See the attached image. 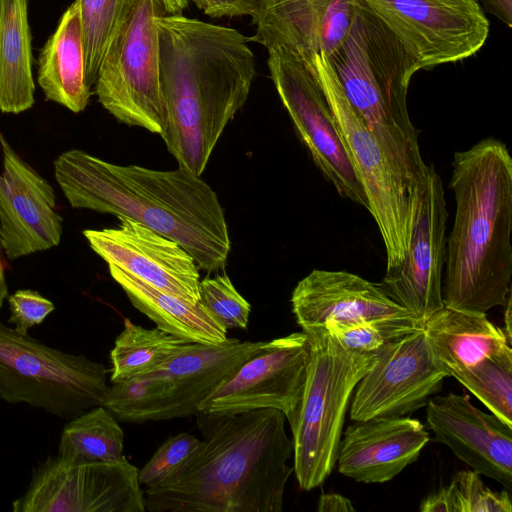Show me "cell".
<instances>
[{"instance_id": "cell-9", "label": "cell", "mask_w": 512, "mask_h": 512, "mask_svg": "<svg viewBox=\"0 0 512 512\" xmlns=\"http://www.w3.org/2000/svg\"><path fill=\"white\" fill-rule=\"evenodd\" d=\"M313 63L345 149L365 191L368 211L381 234L386 270L394 269L407 252L419 202L410 198L401 176L347 100L326 57L318 55Z\"/></svg>"}, {"instance_id": "cell-24", "label": "cell", "mask_w": 512, "mask_h": 512, "mask_svg": "<svg viewBox=\"0 0 512 512\" xmlns=\"http://www.w3.org/2000/svg\"><path fill=\"white\" fill-rule=\"evenodd\" d=\"M37 82L47 100L79 113L89 103L82 27L76 0L62 14L38 58Z\"/></svg>"}, {"instance_id": "cell-33", "label": "cell", "mask_w": 512, "mask_h": 512, "mask_svg": "<svg viewBox=\"0 0 512 512\" xmlns=\"http://www.w3.org/2000/svg\"><path fill=\"white\" fill-rule=\"evenodd\" d=\"M200 443V439L186 432L167 439L142 469L138 470L140 485L149 488L162 482L198 448Z\"/></svg>"}, {"instance_id": "cell-19", "label": "cell", "mask_w": 512, "mask_h": 512, "mask_svg": "<svg viewBox=\"0 0 512 512\" xmlns=\"http://www.w3.org/2000/svg\"><path fill=\"white\" fill-rule=\"evenodd\" d=\"M360 0H260L253 41L309 65L329 56L346 37Z\"/></svg>"}, {"instance_id": "cell-17", "label": "cell", "mask_w": 512, "mask_h": 512, "mask_svg": "<svg viewBox=\"0 0 512 512\" xmlns=\"http://www.w3.org/2000/svg\"><path fill=\"white\" fill-rule=\"evenodd\" d=\"M116 228L86 229L91 249L146 284L189 302L200 301L199 268L176 241L142 223L118 217Z\"/></svg>"}, {"instance_id": "cell-16", "label": "cell", "mask_w": 512, "mask_h": 512, "mask_svg": "<svg viewBox=\"0 0 512 512\" xmlns=\"http://www.w3.org/2000/svg\"><path fill=\"white\" fill-rule=\"evenodd\" d=\"M446 220L442 180L430 164L404 260L396 268L386 270L380 284L394 301L423 324L444 307Z\"/></svg>"}, {"instance_id": "cell-7", "label": "cell", "mask_w": 512, "mask_h": 512, "mask_svg": "<svg viewBox=\"0 0 512 512\" xmlns=\"http://www.w3.org/2000/svg\"><path fill=\"white\" fill-rule=\"evenodd\" d=\"M107 368L84 355L52 348L0 321V398L61 418L103 405Z\"/></svg>"}, {"instance_id": "cell-31", "label": "cell", "mask_w": 512, "mask_h": 512, "mask_svg": "<svg viewBox=\"0 0 512 512\" xmlns=\"http://www.w3.org/2000/svg\"><path fill=\"white\" fill-rule=\"evenodd\" d=\"M422 512H511L508 490L493 491L475 470L455 473L446 486L427 495L420 503Z\"/></svg>"}, {"instance_id": "cell-35", "label": "cell", "mask_w": 512, "mask_h": 512, "mask_svg": "<svg viewBox=\"0 0 512 512\" xmlns=\"http://www.w3.org/2000/svg\"><path fill=\"white\" fill-rule=\"evenodd\" d=\"M323 329L348 349L361 352H375L387 341L375 327L364 322L330 323Z\"/></svg>"}, {"instance_id": "cell-14", "label": "cell", "mask_w": 512, "mask_h": 512, "mask_svg": "<svg viewBox=\"0 0 512 512\" xmlns=\"http://www.w3.org/2000/svg\"><path fill=\"white\" fill-rule=\"evenodd\" d=\"M309 355L310 340L303 331L268 341L206 397L198 411L234 414L271 408L291 424L302 399Z\"/></svg>"}, {"instance_id": "cell-8", "label": "cell", "mask_w": 512, "mask_h": 512, "mask_svg": "<svg viewBox=\"0 0 512 512\" xmlns=\"http://www.w3.org/2000/svg\"><path fill=\"white\" fill-rule=\"evenodd\" d=\"M166 14L160 0H135L98 70L95 93L119 122L161 134L166 108L160 82L154 17Z\"/></svg>"}, {"instance_id": "cell-25", "label": "cell", "mask_w": 512, "mask_h": 512, "mask_svg": "<svg viewBox=\"0 0 512 512\" xmlns=\"http://www.w3.org/2000/svg\"><path fill=\"white\" fill-rule=\"evenodd\" d=\"M108 268L132 305L157 328L190 343L216 345L228 339L227 328L201 300L189 302L160 291L113 264H108Z\"/></svg>"}, {"instance_id": "cell-36", "label": "cell", "mask_w": 512, "mask_h": 512, "mask_svg": "<svg viewBox=\"0 0 512 512\" xmlns=\"http://www.w3.org/2000/svg\"><path fill=\"white\" fill-rule=\"evenodd\" d=\"M212 18L253 16L260 0H190Z\"/></svg>"}, {"instance_id": "cell-37", "label": "cell", "mask_w": 512, "mask_h": 512, "mask_svg": "<svg viewBox=\"0 0 512 512\" xmlns=\"http://www.w3.org/2000/svg\"><path fill=\"white\" fill-rule=\"evenodd\" d=\"M319 512H350L355 511L352 502L338 493H323L318 501Z\"/></svg>"}, {"instance_id": "cell-6", "label": "cell", "mask_w": 512, "mask_h": 512, "mask_svg": "<svg viewBox=\"0 0 512 512\" xmlns=\"http://www.w3.org/2000/svg\"><path fill=\"white\" fill-rule=\"evenodd\" d=\"M305 333L310 340L306 382L290 428L293 472L299 487L309 491L321 485L335 467L348 403L376 351L348 349L325 329Z\"/></svg>"}, {"instance_id": "cell-32", "label": "cell", "mask_w": 512, "mask_h": 512, "mask_svg": "<svg viewBox=\"0 0 512 512\" xmlns=\"http://www.w3.org/2000/svg\"><path fill=\"white\" fill-rule=\"evenodd\" d=\"M200 300L228 329H246L251 306L226 274L200 281Z\"/></svg>"}, {"instance_id": "cell-23", "label": "cell", "mask_w": 512, "mask_h": 512, "mask_svg": "<svg viewBox=\"0 0 512 512\" xmlns=\"http://www.w3.org/2000/svg\"><path fill=\"white\" fill-rule=\"evenodd\" d=\"M424 332L437 366L447 377L511 347L504 331L485 313L445 306L428 318Z\"/></svg>"}, {"instance_id": "cell-40", "label": "cell", "mask_w": 512, "mask_h": 512, "mask_svg": "<svg viewBox=\"0 0 512 512\" xmlns=\"http://www.w3.org/2000/svg\"><path fill=\"white\" fill-rule=\"evenodd\" d=\"M505 312H504V333L507 337V339L509 340V342L511 343V337H512V330H511V321H512V317H511V293L509 294L508 298H507V301L505 303Z\"/></svg>"}, {"instance_id": "cell-26", "label": "cell", "mask_w": 512, "mask_h": 512, "mask_svg": "<svg viewBox=\"0 0 512 512\" xmlns=\"http://www.w3.org/2000/svg\"><path fill=\"white\" fill-rule=\"evenodd\" d=\"M34 93L28 0H0V111L29 110Z\"/></svg>"}, {"instance_id": "cell-13", "label": "cell", "mask_w": 512, "mask_h": 512, "mask_svg": "<svg viewBox=\"0 0 512 512\" xmlns=\"http://www.w3.org/2000/svg\"><path fill=\"white\" fill-rule=\"evenodd\" d=\"M297 324L306 332L330 323L364 322L386 340L424 329V324L381 287L346 271L314 269L291 296Z\"/></svg>"}, {"instance_id": "cell-3", "label": "cell", "mask_w": 512, "mask_h": 512, "mask_svg": "<svg viewBox=\"0 0 512 512\" xmlns=\"http://www.w3.org/2000/svg\"><path fill=\"white\" fill-rule=\"evenodd\" d=\"M54 175L71 207L136 220L176 241L207 272L226 264L231 245L222 206L189 170L118 165L69 149L55 159Z\"/></svg>"}, {"instance_id": "cell-20", "label": "cell", "mask_w": 512, "mask_h": 512, "mask_svg": "<svg viewBox=\"0 0 512 512\" xmlns=\"http://www.w3.org/2000/svg\"><path fill=\"white\" fill-rule=\"evenodd\" d=\"M426 420L442 443L473 470L512 488V426L487 414L468 395L449 393L430 398Z\"/></svg>"}, {"instance_id": "cell-12", "label": "cell", "mask_w": 512, "mask_h": 512, "mask_svg": "<svg viewBox=\"0 0 512 512\" xmlns=\"http://www.w3.org/2000/svg\"><path fill=\"white\" fill-rule=\"evenodd\" d=\"M396 35L419 69L475 55L490 23L477 0H363Z\"/></svg>"}, {"instance_id": "cell-29", "label": "cell", "mask_w": 512, "mask_h": 512, "mask_svg": "<svg viewBox=\"0 0 512 512\" xmlns=\"http://www.w3.org/2000/svg\"><path fill=\"white\" fill-rule=\"evenodd\" d=\"M493 415L512 426V349L484 357L451 374Z\"/></svg>"}, {"instance_id": "cell-27", "label": "cell", "mask_w": 512, "mask_h": 512, "mask_svg": "<svg viewBox=\"0 0 512 512\" xmlns=\"http://www.w3.org/2000/svg\"><path fill=\"white\" fill-rule=\"evenodd\" d=\"M186 340L159 328L147 329L124 319L110 352L111 383L145 375L176 356Z\"/></svg>"}, {"instance_id": "cell-10", "label": "cell", "mask_w": 512, "mask_h": 512, "mask_svg": "<svg viewBox=\"0 0 512 512\" xmlns=\"http://www.w3.org/2000/svg\"><path fill=\"white\" fill-rule=\"evenodd\" d=\"M14 512H144L138 469L118 461L72 462L49 456L33 471Z\"/></svg>"}, {"instance_id": "cell-30", "label": "cell", "mask_w": 512, "mask_h": 512, "mask_svg": "<svg viewBox=\"0 0 512 512\" xmlns=\"http://www.w3.org/2000/svg\"><path fill=\"white\" fill-rule=\"evenodd\" d=\"M79 8L85 75L92 87L103 57L135 0H76Z\"/></svg>"}, {"instance_id": "cell-21", "label": "cell", "mask_w": 512, "mask_h": 512, "mask_svg": "<svg viewBox=\"0 0 512 512\" xmlns=\"http://www.w3.org/2000/svg\"><path fill=\"white\" fill-rule=\"evenodd\" d=\"M429 440L425 426L408 416L355 421L340 441L338 471L361 483L388 482L418 459Z\"/></svg>"}, {"instance_id": "cell-34", "label": "cell", "mask_w": 512, "mask_h": 512, "mask_svg": "<svg viewBox=\"0 0 512 512\" xmlns=\"http://www.w3.org/2000/svg\"><path fill=\"white\" fill-rule=\"evenodd\" d=\"M10 310L8 322L23 335L29 329L44 322L55 310L54 303L39 292L31 289H20L7 296Z\"/></svg>"}, {"instance_id": "cell-39", "label": "cell", "mask_w": 512, "mask_h": 512, "mask_svg": "<svg viewBox=\"0 0 512 512\" xmlns=\"http://www.w3.org/2000/svg\"><path fill=\"white\" fill-rule=\"evenodd\" d=\"M167 15H180L189 6L190 0H160Z\"/></svg>"}, {"instance_id": "cell-41", "label": "cell", "mask_w": 512, "mask_h": 512, "mask_svg": "<svg viewBox=\"0 0 512 512\" xmlns=\"http://www.w3.org/2000/svg\"><path fill=\"white\" fill-rule=\"evenodd\" d=\"M1 252H2V248L0 245V308L2 307L4 301L6 300V298L8 296V285L6 282L4 264H3Z\"/></svg>"}, {"instance_id": "cell-11", "label": "cell", "mask_w": 512, "mask_h": 512, "mask_svg": "<svg viewBox=\"0 0 512 512\" xmlns=\"http://www.w3.org/2000/svg\"><path fill=\"white\" fill-rule=\"evenodd\" d=\"M268 55L271 79L314 164L341 197L368 210L315 66L279 51Z\"/></svg>"}, {"instance_id": "cell-1", "label": "cell", "mask_w": 512, "mask_h": 512, "mask_svg": "<svg viewBox=\"0 0 512 512\" xmlns=\"http://www.w3.org/2000/svg\"><path fill=\"white\" fill-rule=\"evenodd\" d=\"M200 445L169 476L144 490L150 512H281L293 442L277 409L198 411Z\"/></svg>"}, {"instance_id": "cell-5", "label": "cell", "mask_w": 512, "mask_h": 512, "mask_svg": "<svg viewBox=\"0 0 512 512\" xmlns=\"http://www.w3.org/2000/svg\"><path fill=\"white\" fill-rule=\"evenodd\" d=\"M325 57L347 100L401 176L410 198L419 202L427 165L407 107L408 88L420 70L418 63L363 0L346 37Z\"/></svg>"}, {"instance_id": "cell-38", "label": "cell", "mask_w": 512, "mask_h": 512, "mask_svg": "<svg viewBox=\"0 0 512 512\" xmlns=\"http://www.w3.org/2000/svg\"><path fill=\"white\" fill-rule=\"evenodd\" d=\"M485 11L497 17L507 27L512 25V0H480Z\"/></svg>"}, {"instance_id": "cell-28", "label": "cell", "mask_w": 512, "mask_h": 512, "mask_svg": "<svg viewBox=\"0 0 512 512\" xmlns=\"http://www.w3.org/2000/svg\"><path fill=\"white\" fill-rule=\"evenodd\" d=\"M124 433L103 405L71 418L64 426L58 455L72 462H112L124 458Z\"/></svg>"}, {"instance_id": "cell-18", "label": "cell", "mask_w": 512, "mask_h": 512, "mask_svg": "<svg viewBox=\"0 0 512 512\" xmlns=\"http://www.w3.org/2000/svg\"><path fill=\"white\" fill-rule=\"evenodd\" d=\"M0 245L10 260L59 245L63 217L51 184L12 148L0 131Z\"/></svg>"}, {"instance_id": "cell-4", "label": "cell", "mask_w": 512, "mask_h": 512, "mask_svg": "<svg viewBox=\"0 0 512 512\" xmlns=\"http://www.w3.org/2000/svg\"><path fill=\"white\" fill-rule=\"evenodd\" d=\"M450 187L455 217L446 240L445 307L487 313L504 306L512 277V158L486 138L456 152Z\"/></svg>"}, {"instance_id": "cell-2", "label": "cell", "mask_w": 512, "mask_h": 512, "mask_svg": "<svg viewBox=\"0 0 512 512\" xmlns=\"http://www.w3.org/2000/svg\"><path fill=\"white\" fill-rule=\"evenodd\" d=\"M160 134L179 167L201 176L226 125L245 104L255 76L248 38L238 30L180 15H157Z\"/></svg>"}, {"instance_id": "cell-22", "label": "cell", "mask_w": 512, "mask_h": 512, "mask_svg": "<svg viewBox=\"0 0 512 512\" xmlns=\"http://www.w3.org/2000/svg\"><path fill=\"white\" fill-rule=\"evenodd\" d=\"M266 343L235 338L216 345L186 343L176 356L155 369L162 384L159 421L195 415L201 402Z\"/></svg>"}, {"instance_id": "cell-15", "label": "cell", "mask_w": 512, "mask_h": 512, "mask_svg": "<svg viewBox=\"0 0 512 512\" xmlns=\"http://www.w3.org/2000/svg\"><path fill=\"white\" fill-rule=\"evenodd\" d=\"M445 377L433 358L424 329L387 340L353 391L350 418L364 421L410 415L426 406Z\"/></svg>"}]
</instances>
